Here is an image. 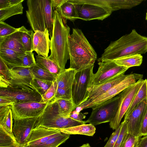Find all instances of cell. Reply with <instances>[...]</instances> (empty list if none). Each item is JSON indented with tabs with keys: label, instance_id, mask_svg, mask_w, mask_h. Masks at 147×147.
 <instances>
[{
	"label": "cell",
	"instance_id": "6da1fadb",
	"mask_svg": "<svg viewBox=\"0 0 147 147\" xmlns=\"http://www.w3.org/2000/svg\"><path fill=\"white\" fill-rule=\"evenodd\" d=\"M147 52V37L135 29L116 40L112 41L105 50L99 61L113 60L123 57Z\"/></svg>",
	"mask_w": 147,
	"mask_h": 147
},
{
	"label": "cell",
	"instance_id": "7a4b0ae2",
	"mask_svg": "<svg viewBox=\"0 0 147 147\" xmlns=\"http://www.w3.org/2000/svg\"><path fill=\"white\" fill-rule=\"evenodd\" d=\"M69 68L77 71L94 65L97 54L81 30L73 28L69 38Z\"/></svg>",
	"mask_w": 147,
	"mask_h": 147
},
{
	"label": "cell",
	"instance_id": "3957f363",
	"mask_svg": "<svg viewBox=\"0 0 147 147\" xmlns=\"http://www.w3.org/2000/svg\"><path fill=\"white\" fill-rule=\"evenodd\" d=\"M70 28L56 10L53 11V27L51 38V54L48 58L54 62L62 71L69 58V38Z\"/></svg>",
	"mask_w": 147,
	"mask_h": 147
},
{
	"label": "cell",
	"instance_id": "277c9868",
	"mask_svg": "<svg viewBox=\"0 0 147 147\" xmlns=\"http://www.w3.org/2000/svg\"><path fill=\"white\" fill-rule=\"evenodd\" d=\"M26 16L32 30L44 31L47 29L49 36L52 35L53 11L51 0H28Z\"/></svg>",
	"mask_w": 147,
	"mask_h": 147
},
{
	"label": "cell",
	"instance_id": "5b68a950",
	"mask_svg": "<svg viewBox=\"0 0 147 147\" xmlns=\"http://www.w3.org/2000/svg\"><path fill=\"white\" fill-rule=\"evenodd\" d=\"M86 121H78L70 117H65L59 113L55 99L51 100L38 118L35 127L49 129H62L86 124Z\"/></svg>",
	"mask_w": 147,
	"mask_h": 147
},
{
	"label": "cell",
	"instance_id": "8992f818",
	"mask_svg": "<svg viewBox=\"0 0 147 147\" xmlns=\"http://www.w3.org/2000/svg\"><path fill=\"white\" fill-rule=\"evenodd\" d=\"M94 65L77 71L73 82L72 99L76 108L87 101L92 86Z\"/></svg>",
	"mask_w": 147,
	"mask_h": 147
},
{
	"label": "cell",
	"instance_id": "52a82bcc",
	"mask_svg": "<svg viewBox=\"0 0 147 147\" xmlns=\"http://www.w3.org/2000/svg\"><path fill=\"white\" fill-rule=\"evenodd\" d=\"M142 74L132 73L128 76L123 80L117 84L94 99L88 102H84L77 107L76 111L80 112L82 109L88 108L94 109L102 105L109 100L115 97L124 89L136 83L138 80L142 79Z\"/></svg>",
	"mask_w": 147,
	"mask_h": 147
},
{
	"label": "cell",
	"instance_id": "ba28073f",
	"mask_svg": "<svg viewBox=\"0 0 147 147\" xmlns=\"http://www.w3.org/2000/svg\"><path fill=\"white\" fill-rule=\"evenodd\" d=\"M68 0L74 4L78 19L85 21L102 20L112 13L102 6L90 2L88 0Z\"/></svg>",
	"mask_w": 147,
	"mask_h": 147
},
{
	"label": "cell",
	"instance_id": "9c48e42d",
	"mask_svg": "<svg viewBox=\"0 0 147 147\" xmlns=\"http://www.w3.org/2000/svg\"><path fill=\"white\" fill-rule=\"evenodd\" d=\"M144 81L143 79L138 80L119 94L120 98L118 109L115 117L109 123L110 128L113 130L116 129L120 126L122 119L130 106Z\"/></svg>",
	"mask_w": 147,
	"mask_h": 147
},
{
	"label": "cell",
	"instance_id": "30bf717a",
	"mask_svg": "<svg viewBox=\"0 0 147 147\" xmlns=\"http://www.w3.org/2000/svg\"><path fill=\"white\" fill-rule=\"evenodd\" d=\"M120 98L119 94L101 105L92 109L90 116L86 120L87 123L95 126L111 122L117 112Z\"/></svg>",
	"mask_w": 147,
	"mask_h": 147
},
{
	"label": "cell",
	"instance_id": "8fae6325",
	"mask_svg": "<svg viewBox=\"0 0 147 147\" xmlns=\"http://www.w3.org/2000/svg\"><path fill=\"white\" fill-rule=\"evenodd\" d=\"M98 64V70L93 75L92 86L101 84L115 77L124 74L129 69L117 65L113 60L99 61Z\"/></svg>",
	"mask_w": 147,
	"mask_h": 147
},
{
	"label": "cell",
	"instance_id": "7c38bea8",
	"mask_svg": "<svg viewBox=\"0 0 147 147\" xmlns=\"http://www.w3.org/2000/svg\"><path fill=\"white\" fill-rule=\"evenodd\" d=\"M49 102L30 101L15 103L10 106L13 119L16 120L40 116Z\"/></svg>",
	"mask_w": 147,
	"mask_h": 147
},
{
	"label": "cell",
	"instance_id": "4fadbf2b",
	"mask_svg": "<svg viewBox=\"0 0 147 147\" xmlns=\"http://www.w3.org/2000/svg\"><path fill=\"white\" fill-rule=\"evenodd\" d=\"M39 116L14 120L13 133L19 147H26Z\"/></svg>",
	"mask_w": 147,
	"mask_h": 147
},
{
	"label": "cell",
	"instance_id": "5bb4252c",
	"mask_svg": "<svg viewBox=\"0 0 147 147\" xmlns=\"http://www.w3.org/2000/svg\"><path fill=\"white\" fill-rule=\"evenodd\" d=\"M8 74L9 86L35 91L30 84L34 78L31 67H20L9 69Z\"/></svg>",
	"mask_w": 147,
	"mask_h": 147
},
{
	"label": "cell",
	"instance_id": "9a60e30c",
	"mask_svg": "<svg viewBox=\"0 0 147 147\" xmlns=\"http://www.w3.org/2000/svg\"><path fill=\"white\" fill-rule=\"evenodd\" d=\"M77 72L69 68L65 69L57 77V88L54 99H72V85Z\"/></svg>",
	"mask_w": 147,
	"mask_h": 147
},
{
	"label": "cell",
	"instance_id": "2e32d148",
	"mask_svg": "<svg viewBox=\"0 0 147 147\" xmlns=\"http://www.w3.org/2000/svg\"><path fill=\"white\" fill-rule=\"evenodd\" d=\"M147 108V98L143 100L135 107L131 112L124 116L127 133L136 136H140V129Z\"/></svg>",
	"mask_w": 147,
	"mask_h": 147
},
{
	"label": "cell",
	"instance_id": "e0dca14e",
	"mask_svg": "<svg viewBox=\"0 0 147 147\" xmlns=\"http://www.w3.org/2000/svg\"><path fill=\"white\" fill-rule=\"evenodd\" d=\"M0 96L4 97L14 101L20 102L35 101L40 102L42 96L37 92L9 86L0 88Z\"/></svg>",
	"mask_w": 147,
	"mask_h": 147
},
{
	"label": "cell",
	"instance_id": "ac0fdd59",
	"mask_svg": "<svg viewBox=\"0 0 147 147\" xmlns=\"http://www.w3.org/2000/svg\"><path fill=\"white\" fill-rule=\"evenodd\" d=\"M47 29L44 31L34 32L33 39V51L38 55L47 58L51 47V40Z\"/></svg>",
	"mask_w": 147,
	"mask_h": 147
},
{
	"label": "cell",
	"instance_id": "d6986e66",
	"mask_svg": "<svg viewBox=\"0 0 147 147\" xmlns=\"http://www.w3.org/2000/svg\"><path fill=\"white\" fill-rule=\"evenodd\" d=\"M60 131V129L35 127L26 147H39Z\"/></svg>",
	"mask_w": 147,
	"mask_h": 147
},
{
	"label": "cell",
	"instance_id": "ffe728a7",
	"mask_svg": "<svg viewBox=\"0 0 147 147\" xmlns=\"http://www.w3.org/2000/svg\"><path fill=\"white\" fill-rule=\"evenodd\" d=\"M128 74H123L115 77L104 83L92 87L88 100V102L103 94L109 89L124 80Z\"/></svg>",
	"mask_w": 147,
	"mask_h": 147
},
{
	"label": "cell",
	"instance_id": "44dd1931",
	"mask_svg": "<svg viewBox=\"0 0 147 147\" xmlns=\"http://www.w3.org/2000/svg\"><path fill=\"white\" fill-rule=\"evenodd\" d=\"M1 48L12 50L20 55L24 54L26 52L22 45L19 30L9 35L0 38V48Z\"/></svg>",
	"mask_w": 147,
	"mask_h": 147
},
{
	"label": "cell",
	"instance_id": "7402d4cb",
	"mask_svg": "<svg viewBox=\"0 0 147 147\" xmlns=\"http://www.w3.org/2000/svg\"><path fill=\"white\" fill-rule=\"evenodd\" d=\"M13 119L10 106H0V127L9 136L16 140L12 131Z\"/></svg>",
	"mask_w": 147,
	"mask_h": 147
},
{
	"label": "cell",
	"instance_id": "603a6c76",
	"mask_svg": "<svg viewBox=\"0 0 147 147\" xmlns=\"http://www.w3.org/2000/svg\"><path fill=\"white\" fill-rule=\"evenodd\" d=\"M20 55L12 50L5 48H0V57L9 69L22 67V61L19 57Z\"/></svg>",
	"mask_w": 147,
	"mask_h": 147
},
{
	"label": "cell",
	"instance_id": "cb8c5ba5",
	"mask_svg": "<svg viewBox=\"0 0 147 147\" xmlns=\"http://www.w3.org/2000/svg\"><path fill=\"white\" fill-rule=\"evenodd\" d=\"M94 126L91 124H84L60 129L63 133L69 134H81L93 136L96 132Z\"/></svg>",
	"mask_w": 147,
	"mask_h": 147
},
{
	"label": "cell",
	"instance_id": "d4e9b609",
	"mask_svg": "<svg viewBox=\"0 0 147 147\" xmlns=\"http://www.w3.org/2000/svg\"><path fill=\"white\" fill-rule=\"evenodd\" d=\"M36 64L40 67L51 73L56 77L62 71L52 60L48 57L37 55L36 56Z\"/></svg>",
	"mask_w": 147,
	"mask_h": 147
},
{
	"label": "cell",
	"instance_id": "484cf974",
	"mask_svg": "<svg viewBox=\"0 0 147 147\" xmlns=\"http://www.w3.org/2000/svg\"><path fill=\"white\" fill-rule=\"evenodd\" d=\"M56 10L63 18L65 19H67L74 22L78 19L74 4L68 0H66Z\"/></svg>",
	"mask_w": 147,
	"mask_h": 147
},
{
	"label": "cell",
	"instance_id": "4316f807",
	"mask_svg": "<svg viewBox=\"0 0 147 147\" xmlns=\"http://www.w3.org/2000/svg\"><path fill=\"white\" fill-rule=\"evenodd\" d=\"M142 0H109L108 5L112 12L121 9H129L140 4Z\"/></svg>",
	"mask_w": 147,
	"mask_h": 147
},
{
	"label": "cell",
	"instance_id": "83f0119b",
	"mask_svg": "<svg viewBox=\"0 0 147 147\" xmlns=\"http://www.w3.org/2000/svg\"><path fill=\"white\" fill-rule=\"evenodd\" d=\"M117 65L128 68L140 66L143 61V56L141 54L129 55L113 60Z\"/></svg>",
	"mask_w": 147,
	"mask_h": 147
},
{
	"label": "cell",
	"instance_id": "f1b7e54d",
	"mask_svg": "<svg viewBox=\"0 0 147 147\" xmlns=\"http://www.w3.org/2000/svg\"><path fill=\"white\" fill-rule=\"evenodd\" d=\"M22 45L26 51L33 52L34 33L32 30L27 29L24 26L19 28Z\"/></svg>",
	"mask_w": 147,
	"mask_h": 147
},
{
	"label": "cell",
	"instance_id": "f546056e",
	"mask_svg": "<svg viewBox=\"0 0 147 147\" xmlns=\"http://www.w3.org/2000/svg\"><path fill=\"white\" fill-rule=\"evenodd\" d=\"M147 98V79L144 80L142 85L136 94L130 106L124 115L125 116L144 99Z\"/></svg>",
	"mask_w": 147,
	"mask_h": 147
},
{
	"label": "cell",
	"instance_id": "4dcf8cb0",
	"mask_svg": "<svg viewBox=\"0 0 147 147\" xmlns=\"http://www.w3.org/2000/svg\"><path fill=\"white\" fill-rule=\"evenodd\" d=\"M57 102L60 114L65 117H69L71 113L76 108L72 99H55Z\"/></svg>",
	"mask_w": 147,
	"mask_h": 147
},
{
	"label": "cell",
	"instance_id": "1f68e13d",
	"mask_svg": "<svg viewBox=\"0 0 147 147\" xmlns=\"http://www.w3.org/2000/svg\"><path fill=\"white\" fill-rule=\"evenodd\" d=\"M22 2L0 9V22H4L13 16L22 14L23 9Z\"/></svg>",
	"mask_w": 147,
	"mask_h": 147
},
{
	"label": "cell",
	"instance_id": "d6a6232c",
	"mask_svg": "<svg viewBox=\"0 0 147 147\" xmlns=\"http://www.w3.org/2000/svg\"><path fill=\"white\" fill-rule=\"evenodd\" d=\"M69 137L70 135L60 131L39 147H58L64 143Z\"/></svg>",
	"mask_w": 147,
	"mask_h": 147
},
{
	"label": "cell",
	"instance_id": "836d02e7",
	"mask_svg": "<svg viewBox=\"0 0 147 147\" xmlns=\"http://www.w3.org/2000/svg\"><path fill=\"white\" fill-rule=\"evenodd\" d=\"M34 78L48 81L53 82L56 77L54 75L38 66L36 64L31 67Z\"/></svg>",
	"mask_w": 147,
	"mask_h": 147
},
{
	"label": "cell",
	"instance_id": "e575fe53",
	"mask_svg": "<svg viewBox=\"0 0 147 147\" xmlns=\"http://www.w3.org/2000/svg\"><path fill=\"white\" fill-rule=\"evenodd\" d=\"M53 82L41 80L34 78L30 82L31 85L41 96L52 85Z\"/></svg>",
	"mask_w": 147,
	"mask_h": 147
},
{
	"label": "cell",
	"instance_id": "d590c367",
	"mask_svg": "<svg viewBox=\"0 0 147 147\" xmlns=\"http://www.w3.org/2000/svg\"><path fill=\"white\" fill-rule=\"evenodd\" d=\"M19 57L22 61V67L30 68L36 64L33 52L26 51L24 54L20 55Z\"/></svg>",
	"mask_w": 147,
	"mask_h": 147
},
{
	"label": "cell",
	"instance_id": "8d00e7d4",
	"mask_svg": "<svg viewBox=\"0 0 147 147\" xmlns=\"http://www.w3.org/2000/svg\"><path fill=\"white\" fill-rule=\"evenodd\" d=\"M57 88L56 80L53 81L52 84L46 92L42 96L40 102L48 103L52 99H54Z\"/></svg>",
	"mask_w": 147,
	"mask_h": 147
},
{
	"label": "cell",
	"instance_id": "74e56055",
	"mask_svg": "<svg viewBox=\"0 0 147 147\" xmlns=\"http://www.w3.org/2000/svg\"><path fill=\"white\" fill-rule=\"evenodd\" d=\"M19 29V28H15L4 22H0V38L9 35Z\"/></svg>",
	"mask_w": 147,
	"mask_h": 147
},
{
	"label": "cell",
	"instance_id": "f35d334b",
	"mask_svg": "<svg viewBox=\"0 0 147 147\" xmlns=\"http://www.w3.org/2000/svg\"><path fill=\"white\" fill-rule=\"evenodd\" d=\"M141 138L127 133L121 147H137Z\"/></svg>",
	"mask_w": 147,
	"mask_h": 147
},
{
	"label": "cell",
	"instance_id": "ab89813d",
	"mask_svg": "<svg viewBox=\"0 0 147 147\" xmlns=\"http://www.w3.org/2000/svg\"><path fill=\"white\" fill-rule=\"evenodd\" d=\"M18 143L16 140L9 136L0 127V146L10 145Z\"/></svg>",
	"mask_w": 147,
	"mask_h": 147
},
{
	"label": "cell",
	"instance_id": "60d3db41",
	"mask_svg": "<svg viewBox=\"0 0 147 147\" xmlns=\"http://www.w3.org/2000/svg\"><path fill=\"white\" fill-rule=\"evenodd\" d=\"M121 127L117 140L113 147H121L127 133V127L124 121L121 123Z\"/></svg>",
	"mask_w": 147,
	"mask_h": 147
},
{
	"label": "cell",
	"instance_id": "b9f144b4",
	"mask_svg": "<svg viewBox=\"0 0 147 147\" xmlns=\"http://www.w3.org/2000/svg\"><path fill=\"white\" fill-rule=\"evenodd\" d=\"M9 68L0 57V79L9 80Z\"/></svg>",
	"mask_w": 147,
	"mask_h": 147
},
{
	"label": "cell",
	"instance_id": "7bdbcfd3",
	"mask_svg": "<svg viewBox=\"0 0 147 147\" xmlns=\"http://www.w3.org/2000/svg\"><path fill=\"white\" fill-rule=\"evenodd\" d=\"M121 127V123L119 127L111 135L107 143L104 147H113L118 136Z\"/></svg>",
	"mask_w": 147,
	"mask_h": 147
},
{
	"label": "cell",
	"instance_id": "ee69618b",
	"mask_svg": "<svg viewBox=\"0 0 147 147\" xmlns=\"http://www.w3.org/2000/svg\"><path fill=\"white\" fill-rule=\"evenodd\" d=\"M139 133L141 137L147 135V108L141 124Z\"/></svg>",
	"mask_w": 147,
	"mask_h": 147
},
{
	"label": "cell",
	"instance_id": "f6af8a7d",
	"mask_svg": "<svg viewBox=\"0 0 147 147\" xmlns=\"http://www.w3.org/2000/svg\"><path fill=\"white\" fill-rule=\"evenodd\" d=\"M86 116L82 113L78 112L76 111H73L71 114L70 117L78 121H82L85 119Z\"/></svg>",
	"mask_w": 147,
	"mask_h": 147
},
{
	"label": "cell",
	"instance_id": "bcb514c9",
	"mask_svg": "<svg viewBox=\"0 0 147 147\" xmlns=\"http://www.w3.org/2000/svg\"><path fill=\"white\" fill-rule=\"evenodd\" d=\"M16 102L7 98L0 96V106H11Z\"/></svg>",
	"mask_w": 147,
	"mask_h": 147
},
{
	"label": "cell",
	"instance_id": "7dc6e473",
	"mask_svg": "<svg viewBox=\"0 0 147 147\" xmlns=\"http://www.w3.org/2000/svg\"><path fill=\"white\" fill-rule=\"evenodd\" d=\"M66 0H51V5L53 11L58 8Z\"/></svg>",
	"mask_w": 147,
	"mask_h": 147
},
{
	"label": "cell",
	"instance_id": "c3c4849f",
	"mask_svg": "<svg viewBox=\"0 0 147 147\" xmlns=\"http://www.w3.org/2000/svg\"><path fill=\"white\" fill-rule=\"evenodd\" d=\"M137 147H147V135L141 138Z\"/></svg>",
	"mask_w": 147,
	"mask_h": 147
},
{
	"label": "cell",
	"instance_id": "681fc988",
	"mask_svg": "<svg viewBox=\"0 0 147 147\" xmlns=\"http://www.w3.org/2000/svg\"><path fill=\"white\" fill-rule=\"evenodd\" d=\"M11 5L9 0H0V9Z\"/></svg>",
	"mask_w": 147,
	"mask_h": 147
},
{
	"label": "cell",
	"instance_id": "f907efd6",
	"mask_svg": "<svg viewBox=\"0 0 147 147\" xmlns=\"http://www.w3.org/2000/svg\"><path fill=\"white\" fill-rule=\"evenodd\" d=\"M0 147H19V146L18 143H16L10 145L0 146Z\"/></svg>",
	"mask_w": 147,
	"mask_h": 147
},
{
	"label": "cell",
	"instance_id": "816d5d0a",
	"mask_svg": "<svg viewBox=\"0 0 147 147\" xmlns=\"http://www.w3.org/2000/svg\"><path fill=\"white\" fill-rule=\"evenodd\" d=\"M78 147H91L88 143L83 144L82 146Z\"/></svg>",
	"mask_w": 147,
	"mask_h": 147
},
{
	"label": "cell",
	"instance_id": "f5cc1de1",
	"mask_svg": "<svg viewBox=\"0 0 147 147\" xmlns=\"http://www.w3.org/2000/svg\"><path fill=\"white\" fill-rule=\"evenodd\" d=\"M145 19L147 21V12L146 13V17H145Z\"/></svg>",
	"mask_w": 147,
	"mask_h": 147
}]
</instances>
